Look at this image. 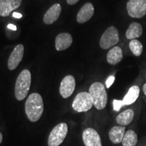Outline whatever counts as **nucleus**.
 <instances>
[{
	"instance_id": "1",
	"label": "nucleus",
	"mask_w": 146,
	"mask_h": 146,
	"mask_svg": "<svg viewBox=\"0 0 146 146\" xmlns=\"http://www.w3.org/2000/svg\"><path fill=\"white\" fill-rule=\"evenodd\" d=\"M44 106L43 98L37 93L31 94L25 103V112L30 121L35 123L38 121L43 114Z\"/></svg>"
},
{
	"instance_id": "2",
	"label": "nucleus",
	"mask_w": 146,
	"mask_h": 146,
	"mask_svg": "<svg viewBox=\"0 0 146 146\" xmlns=\"http://www.w3.org/2000/svg\"><path fill=\"white\" fill-rule=\"evenodd\" d=\"M89 93L96 109H104L107 105L108 95L104 85L100 82H95L89 87Z\"/></svg>"
},
{
	"instance_id": "3",
	"label": "nucleus",
	"mask_w": 146,
	"mask_h": 146,
	"mask_svg": "<svg viewBox=\"0 0 146 146\" xmlns=\"http://www.w3.org/2000/svg\"><path fill=\"white\" fill-rule=\"evenodd\" d=\"M31 84V74L27 69L20 73L15 85V96L18 101H22L26 98Z\"/></svg>"
},
{
	"instance_id": "4",
	"label": "nucleus",
	"mask_w": 146,
	"mask_h": 146,
	"mask_svg": "<svg viewBox=\"0 0 146 146\" xmlns=\"http://www.w3.org/2000/svg\"><path fill=\"white\" fill-rule=\"evenodd\" d=\"M119 41V33L117 29L111 26L105 31L100 40V46L103 50L114 47Z\"/></svg>"
},
{
	"instance_id": "5",
	"label": "nucleus",
	"mask_w": 146,
	"mask_h": 146,
	"mask_svg": "<svg viewBox=\"0 0 146 146\" xmlns=\"http://www.w3.org/2000/svg\"><path fill=\"white\" fill-rule=\"evenodd\" d=\"M94 106L89 92H81L76 95L72 102V108L77 112H87Z\"/></svg>"
},
{
	"instance_id": "6",
	"label": "nucleus",
	"mask_w": 146,
	"mask_h": 146,
	"mask_svg": "<svg viewBox=\"0 0 146 146\" xmlns=\"http://www.w3.org/2000/svg\"><path fill=\"white\" fill-rule=\"evenodd\" d=\"M68 133V126L64 123L56 125L51 131L48 137L49 146H59L65 139Z\"/></svg>"
},
{
	"instance_id": "7",
	"label": "nucleus",
	"mask_w": 146,
	"mask_h": 146,
	"mask_svg": "<svg viewBox=\"0 0 146 146\" xmlns=\"http://www.w3.org/2000/svg\"><path fill=\"white\" fill-rule=\"evenodd\" d=\"M127 11L131 18H143L146 15V0H129Z\"/></svg>"
},
{
	"instance_id": "8",
	"label": "nucleus",
	"mask_w": 146,
	"mask_h": 146,
	"mask_svg": "<svg viewBox=\"0 0 146 146\" xmlns=\"http://www.w3.org/2000/svg\"><path fill=\"white\" fill-rule=\"evenodd\" d=\"M75 79L72 75H67L60 83V94L63 98H68L72 96L75 89Z\"/></svg>"
},
{
	"instance_id": "9",
	"label": "nucleus",
	"mask_w": 146,
	"mask_h": 146,
	"mask_svg": "<svg viewBox=\"0 0 146 146\" xmlns=\"http://www.w3.org/2000/svg\"><path fill=\"white\" fill-rule=\"evenodd\" d=\"M83 140L85 146H102L100 135L92 128H87L84 130Z\"/></svg>"
},
{
	"instance_id": "10",
	"label": "nucleus",
	"mask_w": 146,
	"mask_h": 146,
	"mask_svg": "<svg viewBox=\"0 0 146 146\" xmlns=\"http://www.w3.org/2000/svg\"><path fill=\"white\" fill-rule=\"evenodd\" d=\"M24 52H25V48H24L23 45L19 44L14 47L8 61V67L9 70H14V69L17 68L18 64L23 60Z\"/></svg>"
},
{
	"instance_id": "11",
	"label": "nucleus",
	"mask_w": 146,
	"mask_h": 146,
	"mask_svg": "<svg viewBox=\"0 0 146 146\" xmlns=\"http://www.w3.org/2000/svg\"><path fill=\"white\" fill-rule=\"evenodd\" d=\"M22 0H0V16L6 17L21 6Z\"/></svg>"
},
{
	"instance_id": "12",
	"label": "nucleus",
	"mask_w": 146,
	"mask_h": 146,
	"mask_svg": "<svg viewBox=\"0 0 146 146\" xmlns=\"http://www.w3.org/2000/svg\"><path fill=\"white\" fill-rule=\"evenodd\" d=\"M94 12V7L92 3H86L78 11L76 16V21L80 24L86 23L92 18Z\"/></svg>"
},
{
	"instance_id": "13",
	"label": "nucleus",
	"mask_w": 146,
	"mask_h": 146,
	"mask_svg": "<svg viewBox=\"0 0 146 146\" xmlns=\"http://www.w3.org/2000/svg\"><path fill=\"white\" fill-rule=\"evenodd\" d=\"M72 43V37L68 33L58 35L55 41V47L57 51H64L68 49Z\"/></svg>"
},
{
	"instance_id": "14",
	"label": "nucleus",
	"mask_w": 146,
	"mask_h": 146,
	"mask_svg": "<svg viewBox=\"0 0 146 146\" xmlns=\"http://www.w3.org/2000/svg\"><path fill=\"white\" fill-rule=\"evenodd\" d=\"M62 7L59 3H56L53 5L48 10L45 12L43 16V22L46 25H52L55 23L59 18L60 14L61 13Z\"/></svg>"
},
{
	"instance_id": "15",
	"label": "nucleus",
	"mask_w": 146,
	"mask_h": 146,
	"mask_svg": "<svg viewBox=\"0 0 146 146\" xmlns=\"http://www.w3.org/2000/svg\"><path fill=\"white\" fill-rule=\"evenodd\" d=\"M123 58V50L119 46L112 47L108 52L106 60L108 63L111 65H116L119 63Z\"/></svg>"
},
{
	"instance_id": "16",
	"label": "nucleus",
	"mask_w": 146,
	"mask_h": 146,
	"mask_svg": "<svg viewBox=\"0 0 146 146\" xmlns=\"http://www.w3.org/2000/svg\"><path fill=\"white\" fill-rule=\"evenodd\" d=\"M125 134V127L123 126H114L109 131V138L114 144L122 143Z\"/></svg>"
},
{
	"instance_id": "17",
	"label": "nucleus",
	"mask_w": 146,
	"mask_h": 146,
	"mask_svg": "<svg viewBox=\"0 0 146 146\" xmlns=\"http://www.w3.org/2000/svg\"><path fill=\"white\" fill-rule=\"evenodd\" d=\"M143 34V27L140 23L133 22L131 23L126 31V37L129 40L137 39Z\"/></svg>"
},
{
	"instance_id": "18",
	"label": "nucleus",
	"mask_w": 146,
	"mask_h": 146,
	"mask_svg": "<svg viewBox=\"0 0 146 146\" xmlns=\"http://www.w3.org/2000/svg\"><path fill=\"white\" fill-rule=\"evenodd\" d=\"M140 89L137 85H133L129 88V91L125 95L123 99L124 106H129L133 104L137 101L138 99L139 96Z\"/></svg>"
},
{
	"instance_id": "19",
	"label": "nucleus",
	"mask_w": 146,
	"mask_h": 146,
	"mask_svg": "<svg viewBox=\"0 0 146 146\" xmlns=\"http://www.w3.org/2000/svg\"><path fill=\"white\" fill-rule=\"evenodd\" d=\"M135 112L132 109H127L123 111V112L120 113L116 116V120L118 125L123 127L129 125L134 118Z\"/></svg>"
},
{
	"instance_id": "20",
	"label": "nucleus",
	"mask_w": 146,
	"mask_h": 146,
	"mask_svg": "<svg viewBox=\"0 0 146 146\" xmlns=\"http://www.w3.org/2000/svg\"><path fill=\"white\" fill-rule=\"evenodd\" d=\"M138 141L137 133L133 130H129L125 133L122 144L123 146H135Z\"/></svg>"
},
{
	"instance_id": "21",
	"label": "nucleus",
	"mask_w": 146,
	"mask_h": 146,
	"mask_svg": "<svg viewBox=\"0 0 146 146\" xmlns=\"http://www.w3.org/2000/svg\"><path fill=\"white\" fill-rule=\"evenodd\" d=\"M129 49H130L131 52L134 56L139 57L142 54L143 52V47L142 43L137 39L131 40L129 44Z\"/></svg>"
},
{
	"instance_id": "22",
	"label": "nucleus",
	"mask_w": 146,
	"mask_h": 146,
	"mask_svg": "<svg viewBox=\"0 0 146 146\" xmlns=\"http://www.w3.org/2000/svg\"><path fill=\"white\" fill-rule=\"evenodd\" d=\"M123 106H124V104L122 100H114V101H113V108H114V111L118 112Z\"/></svg>"
},
{
	"instance_id": "23",
	"label": "nucleus",
	"mask_w": 146,
	"mask_h": 146,
	"mask_svg": "<svg viewBox=\"0 0 146 146\" xmlns=\"http://www.w3.org/2000/svg\"><path fill=\"white\" fill-rule=\"evenodd\" d=\"M115 80V77L113 75H110L108 77L106 81V87L107 88H110L111 87V85L114 83Z\"/></svg>"
},
{
	"instance_id": "24",
	"label": "nucleus",
	"mask_w": 146,
	"mask_h": 146,
	"mask_svg": "<svg viewBox=\"0 0 146 146\" xmlns=\"http://www.w3.org/2000/svg\"><path fill=\"white\" fill-rule=\"evenodd\" d=\"M78 1H79V0H66L67 3H68V4H69V5L76 4V3H77Z\"/></svg>"
},
{
	"instance_id": "25",
	"label": "nucleus",
	"mask_w": 146,
	"mask_h": 146,
	"mask_svg": "<svg viewBox=\"0 0 146 146\" xmlns=\"http://www.w3.org/2000/svg\"><path fill=\"white\" fill-rule=\"evenodd\" d=\"M8 28L12 31H16V29H17V27H16L15 25H12V24H9L8 25Z\"/></svg>"
},
{
	"instance_id": "26",
	"label": "nucleus",
	"mask_w": 146,
	"mask_h": 146,
	"mask_svg": "<svg viewBox=\"0 0 146 146\" xmlns=\"http://www.w3.org/2000/svg\"><path fill=\"white\" fill-rule=\"evenodd\" d=\"M12 16H13V17L16 18H21L23 17V15H22L21 14L18 13V12H14L13 14H12Z\"/></svg>"
},
{
	"instance_id": "27",
	"label": "nucleus",
	"mask_w": 146,
	"mask_h": 146,
	"mask_svg": "<svg viewBox=\"0 0 146 146\" xmlns=\"http://www.w3.org/2000/svg\"><path fill=\"white\" fill-rule=\"evenodd\" d=\"M143 91L144 95L146 96V83L144 84L143 86Z\"/></svg>"
},
{
	"instance_id": "28",
	"label": "nucleus",
	"mask_w": 146,
	"mask_h": 146,
	"mask_svg": "<svg viewBox=\"0 0 146 146\" xmlns=\"http://www.w3.org/2000/svg\"><path fill=\"white\" fill-rule=\"evenodd\" d=\"M3 140V135H2V133L0 132V144H1V142H2Z\"/></svg>"
},
{
	"instance_id": "29",
	"label": "nucleus",
	"mask_w": 146,
	"mask_h": 146,
	"mask_svg": "<svg viewBox=\"0 0 146 146\" xmlns=\"http://www.w3.org/2000/svg\"><path fill=\"white\" fill-rule=\"evenodd\" d=\"M145 77H146V74H145Z\"/></svg>"
}]
</instances>
